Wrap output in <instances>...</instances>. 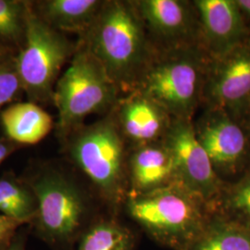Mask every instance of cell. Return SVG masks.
<instances>
[{
  "instance_id": "obj_1",
  "label": "cell",
  "mask_w": 250,
  "mask_h": 250,
  "mask_svg": "<svg viewBox=\"0 0 250 250\" xmlns=\"http://www.w3.org/2000/svg\"><path fill=\"white\" fill-rule=\"evenodd\" d=\"M81 43L125 93L135 89L157 51L132 1H105Z\"/></svg>"
},
{
  "instance_id": "obj_2",
  "label": "cell",
  "mask_w": 250,
  "mask_h": 250,
  "mask_svg": "<svg viewBox=\"0 0 250 250\" xmlns=\"http://www.w3.org/2000/svg\"><path fill=\"white\" fill-rule=\"evenodd\" d=\"M129 215L156 241L186 250L205 230L215 209L179 183L144 194H129Z\"/></svg>"
},
{
  "instance_id": "obj_3",
  "label": "cell",
  "mask_w": 250,
  "mask_h": 250,
  "mask_svg": "<svg viewBox=\"0 0 250 250\" xmlns=\"http://www.w3.org/2000/svg\"><path fill=\"white\" fill-rule=\"evenodd\" d=\"M209 60L201 45L157 49L134 90L157 102L172 118L193 121L202 102Z\"/></svg>"
},
{
  "instance_id": "obj_4",
  "label": "cell",
  "mask_w": 250,
  "mask_h": 250,
  "mask_svg": "<svg viewBox=\"0 0 250 250\" xmlns=\"http://www.w3.org/2000/svg\"><path fill=\"white\" fill-rule=\"evenodd\" d=\"M120 90L104 66L81 42L69 67L57 82L53 99L58 109V133L67 137L86 117L116 107Z\"/></svg>"
},
{
  "instance_id": "obj_5",
  "label": "cell",
  "mask_w": 250,
  "mask_h": 250,
  "mask_svg": "<svg viewBox=\"0 0 250 250\" xmlns=\"http://www.w3.org/2000/svg\"><path fill=\"white\" fill-rule=\"evenodd\" d=\"M37 200L36 219L29 227L52 250H65L87 229V205L80 188L63 171L45 167L26 180Z\"/></svg>"
},
{
  "instance_id": "obj_6",
  "label": "cell",
  "mask_w": 250,
  "mask_h": 250,
  "mask_svg": "<svg viewBox=\"0 0 250 250\" xmlns=\"http://www.w3.org/2000/svg\"><path fill=\"white\" fill-rule=\"evenodd\" d=\"M69 152L80 170L112 204L125 192V137L114 116L74 131Z\"/></svg>"
},
{
  "instance_id": "obj_7",
  "label": "cell",
  "mask_w": 250,
  "mask_h": 250,
  "mask_svg": "<svg viewBox=\"0 0 250 250\" xmlns=\"http://www.w3.org/2000/svg\"><path fill=\"white\" fill-rule=\"evenodd\" d=\"M76 47L40 18L30 3L24 43L14 61L22 91L31 102H45L53 98L59 74Z\"/></svg>"
},
{
  "instance_id": "obj_8",
  "label": "cell",
  "mask_w": 250,
  "mask_h": 250,
  "mask_svg": "<svg viewBox=\"0 0 250 250\" xmlns=\"http://www.w3.org/2000/svg\"><path fill=\"white\" fill-rule=\"evenodd\" d=\"M193 122L172 118L162 143L173 158L175 182L202 198L216 211L225 185L198 142Z\"/></svg>"
},
{
  "instance_id": "obj_9",
  "label": "cell",
  "mask_w": 250,
  "mask_h": 250,
  "mask_svg": "<svg viewBox=\"0 0 250 250\" xmlns=\"http://www.w3.org/2000/svg\"><path fill=\"white\" fill-rule=\"evenodd\" d=\"M202 102L236 121L250 114V37L221 57L209 60Z\"/></svg>"
},
{
  "instance_id": "obj_10",
  "label": "cell",
  "mask_w": 250,
  "mask_h": 250,
  "mask_svg": "<svg viewBox=\"0 0 250 250\" xmlns=\"http://www.w3.org/2000/svg\"><path fill=\"white\" fill-rule=\"evenodd\" d=\"M197 140L216 172L233 174L241 170L250 154V140L239 122L218 108L207 107L194 123Z\"/></svg>"
},
{
  "instance_id": "obj_11",
  "label": "cell",
  "mask_w": 250,
  "mask_h": 250,
  "mask_svg": "<svg viewBox=\"0 0 250 250\" xmlns=\"http://www.w3.org/2000/svg\"><path fill=\"white\" fill-rule=\"evenodd\" d=\"M148 35L163 48L201 45L200 25L193 2L181 0L132 1Z\"/></svg>"
},
{
  "instance_id": "obj_12",
  "label": "cell",
  "mask_w": 250,
  "mask_h": 250,
  "mask_svg": "<svg viewBox=\"0 0 250 250\" xmlns=\"http://www.w3.org/2000/svg\"><path fill=\"white\" fill-rule=\"evenodd\" d=\"M201 45L209 58H218L241 45L250 37L235 0H196Z\"/></svg>"
},
{
  "instance_id": "obj_13",
  "label": "cell",
  "mask_w": 250,
  "mask_h": 250,
  "mask_svg": "<svg viewBox=\"0 0 250 250\" xmlns=\"http://www.w3.org/2000/svg\"><path fill=\"white\" fill-rule=\"evenodd\" d=\"M115 107L122 134L136 147L161 142L172 121L163 107L137 90L119 99Z\"/></svg>"
},
{
  "instance_id": "obj_14",
  "label": "cell",
  "mask_w": 250,
  "mask_h": 250,
  "mask_svg": "<svg viewBox=\"0 0 250 250\" xmlns=\"http://www.w3.org/2000/svg\"><path fill=\"white\" fill-rule=\"evenodd\" d=\"M130 194H144L175 182V166L168 147L161 142L137 146L130 157Z\"/></svg>"
},
{
  "instance_id": "obj_15",
  "label": "cell",
  "mask_w": 250,
  "mask_h": 250,
  "mask_svg": "<svg viewBox=\"0 0 250 250\" xmlns=\"http://www.w3.org/2000/svg\"><path fill=\"white\" fill-rule=\"evenodd\" d=\"M105 1L46 0L37 2V15L55 30L83 35L99 14Z\"/></svg>"
},
{
  "instance_id": "obj_16",
  "label": "cell",
  "mask_w": 250,
  "mask_h": 250,
  "mask_svg": "<svg viewBox=\"0 0 250 250\" xmlns=\"http://www.w3.org/2000/svg\"><path fill=\"white\" fill-rule=\"evenodd\" d=\"M1 125L10 140L22 145H36L52 130L50 115L35 102H20L1 112Z\"/></svg>"
},
{
  "instance_id": "obj_17",
  "label": "cell",
  "mask_w": 250,
  "mask_h": 250,
  "mask_svg": "<svg viewBox=\"0 0 250 250\" xmlns=\"http://www.w3.org/2000/svg\"><path fill=\"white\" fill-rule=\"evenodd\" d=\"M186 250H250V230L215 211L205 230Z\"/></svg>"
},
{
  "instance_id": "obj_18",
  "label": "cell",
  "mask_w": 250,
  "mask_h": 250,
  "mask_svg": "<svg viewBox=\"0 0 250 250\" xmlns=\"http://www.w3.org/2000/svg\"><path fill=\"white\" fill-rule=\"evenodd\" d=\"M37 200L26 180L10 173L0 178V214L30 226L36 219Z\"/></svg>"
},
{
  "instance_id": "obj_19",
  "label": "cell",
  "mask_w": 250,
  "mask_h": 250,
  "mask_svg": "<svg viewBox=\"0 0 250 250\" xmlns=\"http://www.w3.org/2000/svg\"><path fill=\"white\" fill-rule=\"evenodd\" d=\"M133 244V235L126 227L112 219H102L83 233L76 250H132Z\"/></svg>"
},
{
  "instance_id": "obj_20",
  "label": "cell",
  "mask_w": 250,
  "mask_h": 250,
  "mask_svg": "<svg viewBox=\"0 0 250 250\" xmlns=\"http://www.w3.org/2000/svg\"><path fill=\"white\" fill-rule=\"evenodd\" d=\"M216 212L250 230V167L236 183L224 186Z\"/></svg>"
},
{
  "instance_id": "obj_21",
  "label": "cell",
  "mask_w": 250,
  "mask_h": 250,
  "mask_svg": "<svg viewBox=\"0 0 250 250\" xmlns=\"http://www.w3.org/2000/svg\"><path fill=\"white\" fill-rule=\"evenodd\" d=\"M30 2L21 0H0V40L24 43L27 12Z\"/></svg>"
},
{
  "instance_id": "obj_22",
  "label": "cell",
  "mask_w": 250,
  "mask_h": 250,
  "mask_svg": "<svg viewBox=\"0 0 250 250\" xmlns=\"http://www.w3.org/2000/svg\"><path fill=\"white\" fill-rule=\"evenodd\" d=\"M22 90L14 59L0 64V109Z\"/></svg>"
},
{
  "instance_id": "obj_23",
  "label": "cell",
  "mask_w": 250,
  "mask_h": 250,
  "mask_svg": "<svg viewBox=\"0 0 250 250\" xmlns=\"http://www.w3.org/2000/svg\"><path fill=\"white\" fill-rule=\"evenodd\" d=\"M22 226L25 225L0 214V250H7L20 228Z\"/></svg>"
},
{
  "instance_id": "obj_24",
  "label": "cell",
  "mask_w": 250,
  "mask_h": 250,
  "mask_svg": "<svg viewBox=\"0 0 250 250\" xmlns=\"http://www.w3.org/2000/svg\"><path fill=\"white\" fill-rule=\"evenodd\" d=\"M30 230V227L26 225L21 227L10 245L5 250H26L27 236Z\"/></svg>"
},
{
  "instance_id": "obj_25",
  "label": "cell",
  "mask_w": 250,
  "mask_h": 250,
  "mask_svg": "<svg viewBox=\"0 0 250 250\" xmlns=\"http://www.w3.org/2000/svg\"><path fill=\"white\" fill-rule=\"evenodd\" d=\"M246 22L250 28V0H235Z\"/></svg>"
},
{
  "instance_id": "obj_26",
  "label": "cell",
  "mask_w": 250,
  "mask_h": 250,
  "mask_svg": "<svg viewBox=\"0 0 250 250\" xmlns=\"http://www.w3.org/2000/svg\"><path fill=\"white\" fill-rule=\"evenodd\" d=\"M14 150L13 146L0 142V164L6 160V158Z\"/></svg>"
},
{
  "instance_id": "obj_27",
  "label": "cell",
  "mask_w": 250,
  "mask_h": 250,
  "mask_svg": "<svg viewBox=\"0 0 250 250\" xmlns=\"http://www.w3.org/2000/svg\"><path fill=\"white\" fill-rule=\"evenodd\" d=\"M12 58L9 56V48L4 45V43L0 42V64L7 62Z\"/></svg>"
},
{
  "instance_id": "obj_28",
  "label": "cell",
  "mask_w": 250,
  "mask_h": 250,
  "mask_svg": "<svg viewBox=\"0 0 250 250\" xmlns=\"http://www.w3.org/2000/svg\"><path fill=\"white\" fill-rule=\"evenodd\" d=\"M249 116H250V115H249Z\"/></svg>"
}]
</instances>
